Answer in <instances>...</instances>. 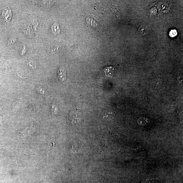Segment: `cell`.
<instances>
[{"label":"cell","mask_w":183,"mask_h":183,"mask_svg":"<svg viewBox=\"0 0 183 183\" xmlns=\"http://www.w3.org/2000/svg\"><path fill=\"white\" fill-rule=\"evenodd\" d=\"M104 72L106 76L111 77L114 76L116 73L115 69L113 66H108L105 67L104 69Z\"/></svg>","instance_id":"2"},{"label":"cell","mask_w":183,"mask_h":183,"mask_svg":"<svg viewBox=\"0 0 183 183\" xmlns=\"http://www.w3.org/2000/svg\"><path fill=\"white\" fill-rule=\"evenodd\" d=\"M85 16L88 26H90L94 29H96L99 27L100 25L99 23L93 18L91 17L87 14L85 15Z\"/></svg>","instance_id":"1"},{"label":"cell","mask_w":183,"mask_h":183,"mask_svg":"<svg viewBox=\"0 0 183 183\" xmlns=\"http://www.w3.org/2000/svg\"><path fill=\"white\" fill-rule=\"evenodd\" d=\"M154 182V180L153 179H146L144 183H153Z\"/></svg>","instance_id":"8"},{"label":"cell","mask_w":183,"mask_h":183,"mask_svg":"<svg viewBox=\"0 0 183 183\" xmlns=\"http://www.w3.org/2000/svg\"><path fill=\"white\" fill-rule=\"evenodd\" d=\"M137 122L139 125L145 126L149 124L150 123V119L146 117H140L138 119Z\"/></svg>","instance_id":"6"},{"label":"cell","mask_w":183,"mask_h":183,"mask_svg":"<svg viewBox=\"0 0 183 183\" xmlns=\"http://www.w3.org/2000/svg\"><path fill=\"white\" fill-rule=\"evenodd\" d=\"M51 30L53 33L55 35L58 34L60 32L59 25L57 23H55L52 25L51 27Z\"/></svg>","instance_id":"5"},{"label":"cell","mask_w":183,"mask_h":183,"mask_svg":"<svg viewBox=\"0 0 183 183\" xmlns=\"http://www.w3.org/2000/svg\"><path fill=\"white\" fill-rule=\"evenodd\" d=\"M11 12L10 9L7 8L4 9L2 13V16L4 20L7 22H9L11 18Z\"/></svg>","instance_id":"4"},{"label":"cell","mask_w":183,"mask_h":183,"mask_svg":"<svg viewBox=\"0 0 183 183\" xmlns=\"http://www.w3.org/2000/svg\"><path fill=\"white\" fill-rule=\"evenodd\" d=\"M58 77L59 79L62 82H64L66 80V70L63 67H60L58 72Z\"/></svg>","instance_id":"3"},{"label":"cell","mask_w":183,"mask_h":183,"mask_svg":"<svg viewBox=\"0 0 183 183\" xmlns=\"http://www.w3.org/2000/svg\"><path fill=\"white\" fill-rule=\"evenodd\" d=\"M177 34V31L175 29L171 30L169 33V35L171 37H174L176 36Z\"/></svg>","instance_id":"7"}]
</instances>
